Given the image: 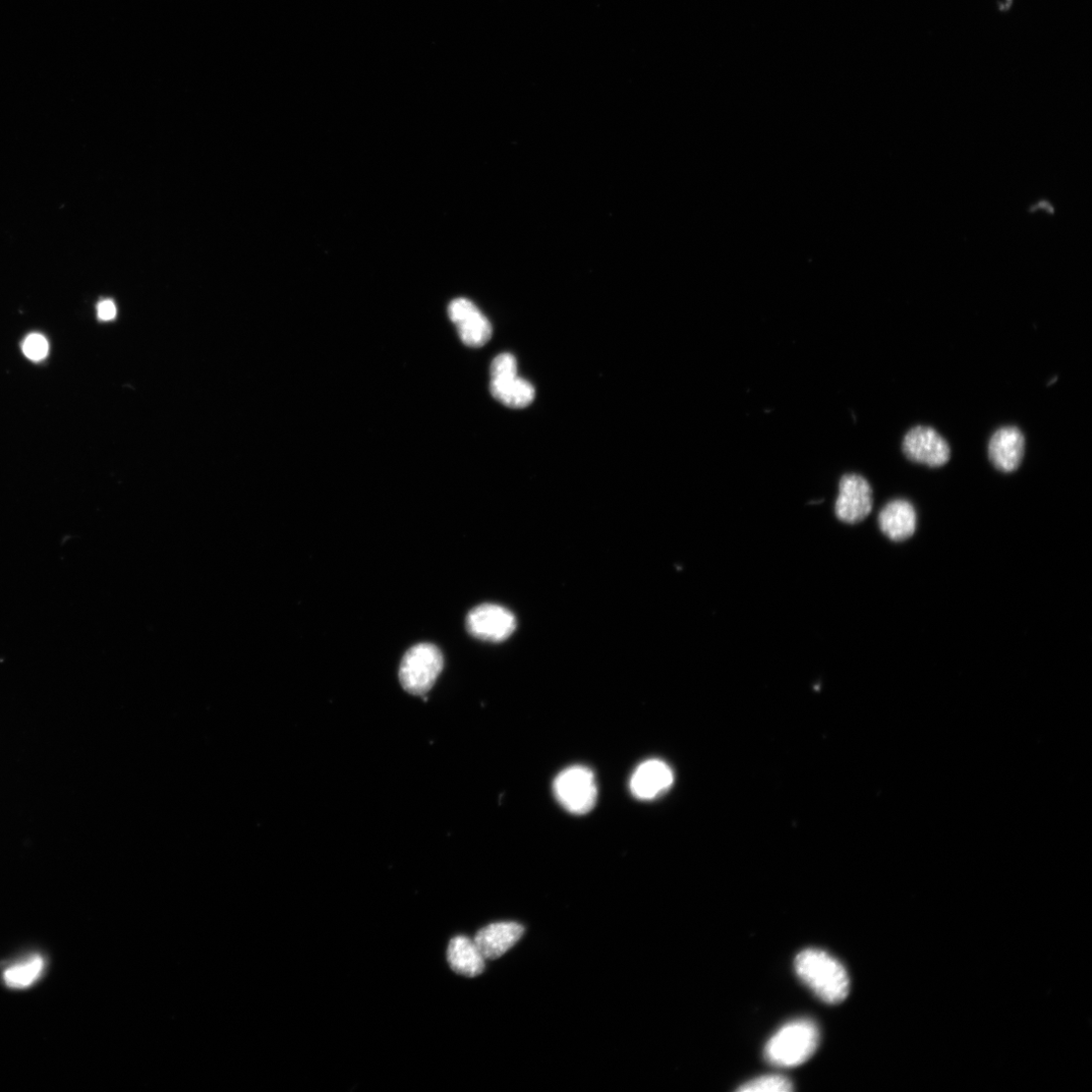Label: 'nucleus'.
Listing matches in <instances>:
<instances>
[{"label": "nucleus", "mask_w": 1092, "mask_h": 1092, "mask_svg": "<svg viewBox=\"0 0 1092 1092\" xmlns=\"http://www.w3.org/2000/svg\"><path fill=\"white\" fill-rule=\"evenodd\" d=\"M517 376V362L516 359L510 354H502L498 356L491 366V377H511Z\"/></svg>", "instance_id": "nucleus-18"}, {"label": "nucleus", "mask_w": 1092, "mask_h": 1092, "mask_svg": "<svg viewBox=\"0 0 1092 1092\" xmlns=\"http://www.w3.org/2000/svg\"><path fill=\"white\" fill-rule=\"evenodd\" d=\"M45 969V960L40 955L29 958L8 967L3 975L6 986L14 990H25L36 984Z\"/></svg>", "instance_id": "nucleus-15"}, {"label": "nucleus", "mask_w": 1092, "mask_h": 1092, "mask_svg": "<svg viewBox=\"0 0 1092 1092\" xmlns=\"http://www.w3.org/2000/svg\"><path fill=\"white\" fill-rule=\"evenodd\" d=\"M799 980L824 1003H843L850 992V976L845 966L820 949L800 952L794 961Z\"/></svg>", "instance_id": "nucleus-1"}, {"label": "nucleus", "mask_w": 1092, "mask_h": 1092, "mask_svg": "<svg viewBox=\"0 0 1092 1092\" xmlns=\"http://www.w3.org/2000/svg\"><path fill=\"white\" fill-rule=\"evenodd\" d=\"M23 352L31 361L40 362L49 353L48 341L41 334H31L24 341Z\"/></svg>", "instance_id": "nucleus-17"}, {"label": "nucleus", "mask_w": 1092, "mask_h": 1092, "mask_svg": "<svg viewBox=\"0 0 1092 1092\" xmlns=\"http://www.w3.org/2000/svg\"><path fill=\"white\" fill-rule=\"evenodd\" d=\"M1024 445V436L1018 428L1008 426L997 430L989 443L992 464L1001 472H1014L1022 461Z\"/></svg>", "instance_id": "nucleus-10"}, {"label": "nucleus", "mask_w": 1092, "mask_h": 1092, "mask_svg": "<svg viewBox=\"0 0 1092 1092\" xmlns=\"http://www.w3.org/2000/svg\"><path fill=\"white\" fill-rule=\"evenodd\" d=\"M525 933L526 928L519 923H494L480 930L474 941L486 961L496 960L519 943Z\"/></svg>", "instance_id": "nucleus-11"}, {"label": "nucleus", "mask_w": 1092, "mask_h": 1092, "mask_svg": "<svg viewBox=\"0 0 1092 1092\" xmlns=\"http://www.w3.org/2000/svg\"><path fill=\"white\" fill-rule=\"evenodd\" d=\"M820 1029L809 1018H799L784 1024L765 1047L766 1060L778 1067H796L807 1062L820 1044Z\"/></svg>", "instance_id": "nucleus-2"}, {"label": "nucleus", "mask_w": 1092, "mask_h": 1092, "mask_svg": "<svg viewBox=\"0 0 1092 1092\" xmlns=\"http://www.w3.org/2000/svg\"><path fill=\"white\" fill-rule=\"evenodd\" d=\"M553 793L566 812L576 816L586 815L595 808L598 799L595 775L584 766L569 767L555 778Z\"/></svg>", "instance_id": "nucleus-3"}, {"label": "nucleus", "mask_w": 1092, "mask_h": 1092, "mask_svg": "<svg viewBox=\"0 0 1092 1092\" xmlns=\"http://www.w3.org/2000/svg\"><path fill=\"white\" fill-rule=\"evenodd\" d=\"M467 627L470 634L476 639L500 643L513 634L516 628V618L505 607L484 604L469 613Z\"/></svg>", "instance_id": "nucleus-7"}, {"label": "nucleus", "mask_w": 1092, "mask_h": 1092, "mask_svg": "<svg viewBox=\"0 0 1092 1092\" xmlns=\"http://www.w3.org/2000/svg\"><path fill=\"white\" fill-rule=\"evenodd\" d=\"M447 961L455 973L470 979L481 975L486 968V959L474 939L466 936L451 939L447 948Z\"/></svg>", "instance_id": "nucleus-13"}, {"label": "nucleus", "mask_w": 1092, "mask_h": 1092, "mask_svg": "<svg viewBox=\"0 0 1092 1092\" xmlns=\"http://www.w3.org/2000/svg\"><path fill=\"white\" fill-rule=\"evenodd\" d=\"M793 1089V1083L787 1077L781 1075H766L745 1082L736 1090L741 1092H789Z\"/></svg>", "instance_id": "nucleus-16"}, {"label": "nucleus", "mask_w": 1092, "mask_h": 1092, "mask_svg": "<svg viewBox=\"0 0 1092 1092\" xmlns=\"http://www.w3.org/2000/svg\"><path fill=\"white\" fill-rule=\"evenodd\" d=\"M117 315V308L109 300L101 301L97 306V316L101 321H111Z\"/></svg>", "instance_id": "nucleus-19"}, {"label": "nucleus", "mask_w": 1092, "mask_h": 1092, "mask_svg": "<svg viewBox=\"0 0 1092 1092\" xmlns=\"http://www.w3.org/2000/svg\"><path fill=\"white\" fill-rule=\"evenodd\" d=\"M873 508V491L868 481L856 474L842 478L836 502V515L847 525H857L867 519Z\"/></svg>", "instance_id": "nucleus-5"}, {"label": "nucleus", "mask_w": 1092, "mask_h": 1092, "mask_svg": "<svg viewBox=\"0 0 1092 1092\" xmlns=\"http://www.w3.org/2000/svg\"><path fill=\"white\" fill-rule=\"evenodd\" d=\"M443 657L438 648L420 644L410 649L399 666V682L407 693L422 697L434 685L443 669Z\"/></svg>", "instance_id": "nucleus-4"}, {"label": "nucleus", "mask_w": 1092, "mask_h": 1092, "mask_svg": "<svg viewBox=\"0 0 1092 1092\" xmlns=\"http://www.w3.org/2000/svg\"><path fill=\"white\" fill-rule=\"evenodd\" d=\"M674 783V773L665 762L657 759L642 763L632 774L629 787L639 800L650 801L666 793Z\"/></svg>", "instance_id": "nucleus-9"}, {"label": "nucleus", "mask_w": 1092, "mask_h": 1092, "mask_svg": "<svg viewBox=\"0 0 1092 1092\" xmlns=\"http://www.w3.org/2000/svg\"><path fill=\"white\" fill-rule=\"evenodd\" d=\"M902 449L911 462L931 468L945 466L951 457L947 440L928 426L910 429L903 438Z\"/></svg>", "instance_id": "nucleus-6"}, {"label": "nucleus", "mask_w": 1092, "mask_h": 1092, "mask_svg": "<svg viewBox=\"0 0 1092 1092\" xmlns=\"http://www.w3.org/2000/svg\"><path fill=\"white\" fill-rule=\"evenodd\" d=\"M490 390L496 399L514 409L528 407L536 396L534 386L519 376L492 378Z\"/></svg>", "instance_id": "nucleus-14"}, {"label": "nucleus", "mask_w": 1092, "mask_h": 1092, "mask_svg": "<svg viewBox=\"0 0 1092 1092\" xmlns=\"http://www.w3.org/2000/svg\"><path fill=\"white\" fill-rule=\"evenodd\" d=\"M448 316L467 347L482 348L491 339V323L470 300L452 301L448 306Z\"/></svg>", "instance_id": "nucleus-8"}, {"label": "nucleus", "mask_w": 1092, "mask_h": 1092, "mask_svg": "<svg viewBox=\"0 0 1092 1092\" xmlns=\"http://www.w3.org/2000/svg\"><path fill=\"white\" fill-rule=\"evenodd\" d=\"M878 524L883 535L890 541L895 543L907 541L916 531V511L906 500L891 501L880 511Z\"/></svg>", "instance_id": "nucleus-12"}]
</instances>
